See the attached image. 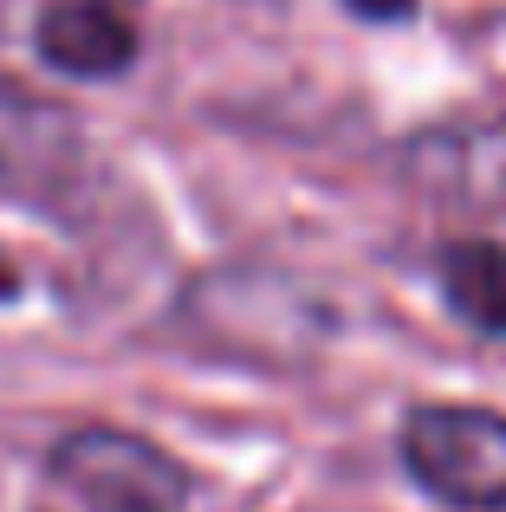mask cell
Returning <instances> with one entry per match:
<instances>
[{
    "mask_svg": "<svg viewBox=\"0 0 506 512\" xmlns=\"http://www.w3.org/2000/svg\"><path fill=\"white\" fill-rule=\"evenodd\" d=\"M409 480L455 512H506V409L416 402L396 428Z\"/></svg>",
    "mask_w": 506,
    "mask_h": 512,
    "instance_id": "6da1fadb",
    "label": "cell"
},
{
    "mask_svg": "<svg viewBox=\"0 0 506 512\" xmlns=\"http://www.w3.org/2000/svg\"><path fill=\"white\" fill-rule=\"evenodd\" d=\"M46 474L85 512H189L195 474L150 435L117 422H78L52 441Z\"/></svg>",
    "mask_w": 506,
    "mask_h": 512,
    "instance_id": "7a4b0ae2",
    "label": "cell"
},
{
    "mask_svg": "<svg viewBox=\"0 0 506 512\" xmlns=\"http://www.w3.org/2000/svg\"><path fill=\"white\" fill-rule=\"evenodd\" d=\"M33 52L65 78H124L143 52V26L117 0H46L33 20Z\"/></svg>",
    "mask_w": 506,
    "mask_h": 512,
    "instance_id": "3957f363",
    "label": "cell"
},
{
    "mask_svg": "<svg viewBox=\"0 0 506 512\" xmlns=\"http://www.w3.org/2000/svg\"><path fill=\"white\" fill-rule=\"evenodd\" d=\"M435 279H442L448 312H455L468 331L506 338V240H487V234L448 240Z\"/></svg>",
    "mask_w": 506,
    "mask_h": 512,
    "instance_id": "277c9868",
    "label": "cell"
},
{
    "mask_svg": "<svg viewBox=\"0 0 506 512\" xmlns=\"http://www.w3.org/2000/svg\"><path fill=\"white\" fill-rule=\"evenodd\" d=\"M46 130H65L59 104H39V98H26V91L0 85V175H13L26 156L46 150Z\"/></svg>",
    "mask_w": 506,
    "mask_h": 512,
    "instance_id": "5b68a950",
    "label": "cell"
},
{
    "mask_svg": "<svg viewBox=\"0 0 506 512\" xmlns=\"http://www.w3.org/2000/svg\"><path fill=\"white\" fill-rule=\"evenodd\" d=\"M344 7H351L357 20H409L416 0H344Z\"/></svg>",
    "mask_w": 506,
    "mask_h": 512,
    "instance_id": "8992f818",
    "label": "cell"
}]
</instances>
